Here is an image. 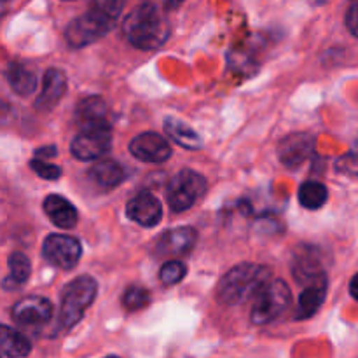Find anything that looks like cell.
Returning <instances> with one entry per match:
<instances>
[{"label": "cell", "instance_id": "cell-1", "mask_svg": "<svg viewBox=\"0 0 358 358\" xmlns=\"http://www.w3.org/2000/svg\"><path fill=\"white\" fill-rule=\"evenodd\" d=\"M122 34L142 51L157 49L170 37V23L156 3H140L122 21Z\"/></svg>", "mask_w": 358, "mask_h": 358}, {"label": "cell", "instance_id": "cell-2", "mask_svg": "<svg viewBox=\"0 0 358 358\" xmlns=\"http://www.w3.org/2000/svg\"><path fill=\"white\" fill-rule=\"evenodd\" d=\"M269 280H271V269L266 266L252 264V262L238 264L229 269L219 282L217 299L226 306H238L255 299V296L264 289Z\"/></svg>", "mask_w": 358, "mask_h": 358}, {"label": "cell", "instance_id": "cell-3", "mask_svg": "<svg viewBox=\"0 0 358 358\" xmlns=\"http://www.w3.org/2000/svg\"><path fill=\"white\" fill-rule=\"evenodd\" d=\"M122 10V2L117 0H105L91 6L87 13L76 17L66 27L65 38L72 48H84L93 44L112 30Z\"/></svg>", "mask_w": 358, "mask_h": 358}, {"label": "cell", "instance_id": "cell-4", "mask_svg": "<svg viewBox=\"0 0 358 358\" xmlns=\"http://www.w3.org/2000/svg\"><path fill=\"white\" fill-rule=\"evenodd\" d=\"M98 292L96 280L91 276L83 275L69 283L63 289L62 306H59V329L70 331L83 320L87 308L93 304Z\"/></svg>", "mask_w": 358, "mask_h": 358}, {"label": "cell", "instance_id": "cell-5", "mask_svg": "<svg viewBox=\"0 0 358 358\" xmlns=\"http://www.w3.org/2000/svg\"><path fill=\"white\" fill-rule=\"evenodd\" d=\"M290 289L283 280H269L264 289L255 296L254 308H252L250 318L255 325L271 324L278 317H282L290 306Z\"/></svg>", "mask_w": 358, "mask_h": 358}, {"label": "cell", "instance_id": "cell-6", "mask_svg": "<svg viewBox=\"0 0 358 358\" xmlns=\"http://www.w3.org/2000/svg\"><path fill=\"white\" fill-rule=\"evenodd\" d=\"M206 178L192 170H182L175 175L166 187L168 206L175 213L185 212L205 194Z\"/></svg>", "mask_w": 358, "mask_h": 358}, {"label": "cell", "instance_id": "cell-7", "mask_svg": "<svg viewBox=\"0 0 358 358\" xmlns=\"http://www.w3.org/2000/svg\"><path fill=\"white\" fill-rule=\"evenodd\" d=\"M112 147V129L107 121L87 124L80 128L76 138L72 140L73 157L80 161H94L103 157Z\"/></svg>", "mask_w": 358, "mask_h": 358}, {"label": "cell", "instance_id": "cell-8", "mask_svg": "<svg viewBox=\"0 0 358 358\" xmlns=\"http://www.w3.org/2000/svg\"><path fill=\"white\" fill-rule=\"evenodd\" d=\"M42 255L59 269H73L83 255V245L69 234H49L42 243Z\"/></svg>", "mask_w": 358, "mask_h": 358}, {"label": "cell", "instance_id": "cell-9", "mask_svg": "<svg viewBox=\"0 0 358 358\" xmlns=\"http://www.w3.org/2000/svg\"><path fill=\"white\" fill-rule=\"evenodd\" d=\"M129 152L143 163L159 164L170 159L171 147L164 136L157 133H140L129 142Z\"/></svg>", "mask_w": 358, "mask_h": 358}, {"label": "cell", "instance_id": "cell-10", "mask_svg": "<svg viewBox=\"0 0 358 358\" xmlns=\"http://www.w3.org/2000/svg\"><path fill=\"white\" fill-rule=\"evenodd\" d=\"M126 215L129 220L140 224L142 227H154L163 219V205L156 196L142 191L128 201Z\"/></svg>", "mask_w": 358, "mask_h": 358}, {"label": "cell", "instance_id": "cell-11", "mask_svg": "<svg viewBox=\"0 0 358 358\" xmlns=\"http://www.w3.org/2000/svg\"><path fill=\"white\" fill-rule=\"evenodd\" d=\"M51 317L52 304L45 297H23L13 306V318L21 325H44Z\"/></svg>", "mask_w": 358, "mask_h": 358}, {"label": "cell", "instance_id": "cell-12", "mask_svg": "<svg viewBox=\"0 0 358 358\" xmlns=\"http://www.w3.org/2000/svg\"><path fill=\"white\" fill-rule=\"evenodd\" d=\"M315 149L313 136L306 133H294L285 136L278 145V156L282 163L289 168H297L311 156Z\"/></svg>", "mask_w": 358, "mask_h": 358}, {"label": "cell", "instance_id": "cell-13", "mask_svg": "<svg viewBox=\"0 0 358 358\" xmlns=\"http://www.w3.org/2000/svg\"><path fill=\"white\" fill-rule=\"evenodd\" d=\"M196 238H198V233L192 227H175L161 236L159 243H157V252L164 257L187 255L194 248Z\"/></svg>", "mask_w": 358, "mask_h": 358}, {"label": "cell", "instance_id": "cell-14", "mask_svg": "<svg viewBox=\"0 0 358 358\" xmlns=\"http://www.w3.org/2000/svg\"><path fill=\"white\" fill-rule=\"evenodd\" d=\"M66 93V76L58 69H49L44 73L42 91L35 101V108L41 112H49L62 101Z\"/></svg>", "mask_w": 358, "mask_h": 358}, {"label": "cell", "instance_id": "cell-15", "mask_svg": "<svg viewBox=\"0 0 358 358\" xmlns=\"http://www.w3.org/2000/svg\"><path fill=\"white\" fill-rule=\"evenodd\" d=\"M44 212L49 220L62 229H72L79 220L76 206L59 194H49L44 199Z\"/></svg>", "mask_w": 358, "mask_h": 358}, {"label": "cell", "instance_id": "cell-16", "mask_svg": "<svg viewBox=\"0 0 358 358\" xmlns=\"http://www.w3.org/2000/svg\"><path fill=\"white\" fill-rule=\"evenodd\" d=\"M294 278L297 280L299 285L317 287V285H327V275L324 269L320 268V262L313 257L311 254H303L294 261L292 266Z\"/></svg>", "mask_w": 358, "mask_h": 358}, {"label": "cell", "instance_id": "cell-17", "mask_svg": "<svg viewBox=\"0 0 358 358\" xmlns=\"http://www.w3.org/2000/svg\"><path fill=\"white\" fill-rule=\"evenodd\" d=\"M90 178L101 189H114L124 180V168L114 159H100L90 168Z\"/></svg>", "mask_w": 358, "mask_h": 358}, {"label": "cell", "instance_id": "cell-18", "mask_svg": "<svg viewBox=\"0 0 358 358\" xmlns=\"http://www.w3.org/2000/svg\"><path fill=\"white\" fill-rule=\"evenodd\" d=\"M31 345L21 332L0 325V353L9 358H24L30 355Z\"/></svg>", "mask_w": 358, "mask_h": 358}, {"label": "cell", "instance_id": "cell-19", "mask_svg": "<svg viewBox=\"0 0 358 358\" xmlns=\"http://www.w3.org/2000/svg\"><path fill=\"white\" fill-rule=\"evenodd\" d=\"M164 131L171 140L178 143V145L185 147V149H201L203 140L191 126L182 122L177 117H166L164 119Z\"/></svg>", "mask_w": 358, "mask_h": 358}, {"label": "cell", "instance_id": "cell-20", "mask_svg": "<svg viewBox=\"0 0 358 358\" xmlns=\"http://www.w3.org/2000/svg\"><path fill=\"white\" fill-rule=\"evenodd\" d=\"M76 117L80 126L105 122L107 121V105L100 96H87L77 105Z\"/></svg>", "mask_w": 358, "mask_h": 358}, {"label": "cell", "instance_id": "cell-21", "mask_svg": "<svg viewBox=\"0 0 358 358\" xmlns=\"http://www.w3.org/2000/svg\"><path fill=\"white\" fill-rule=\"evenodd\" d=\"M6 77L14 93L21 94V96H28V94H31L37 90V77H35V73L31 70L24 69L20 63H10L6 72Z\"/></svg>", "mask_w": 358, "mask_h": 358}, {"label": "cell", "instance_id": "cell-22", "mask_svg": "<svg viewBox=\"0 0 358 358\" xmlns=\"http://www.w3.org/2000/svg\"><path fill=\"white\" fill-rule=\"evenodd\" d=\"M325 296H327V285H317L304 289L299 297V306H297V320H304V318L313 317V315L320 310L322 304H324Z\"/></svg>", "mask_w": 358, "mask_h": 358}, {"label": "cell", "instance_id": "cell-23", "mask_svg": "<svg viewBox=\"0 0 358 358\" xmlns=\"http://www.w3.org/2000/svg\"><path fill=\"white\" fill-rule=\"evenodd\" d=\"M9 269L10 275L7 276L6 282H3V287H6V289H17V287L27 283V280L30 278V259L24 254H21V252H13L9 257Z\"/></svg>", "mask_w": 358, "mask_h": 358}, {"label": "cell", "instance_id": "cell-24", "mask_svg": "<svg viewBox=\"0 0 358 358\" xmlns=\"http://www.w3.org/2000/svg\"><path fill=\"white\" fill-rule=\"evenodd\" d=\"M329 191L320 182H304L299 187V203L308 210H318L327 203Z\"/></svg>", "mask_w": 358, "mask_h": 358}, {"label": "cell", "instance_id": "cell-25", "mask_svg": "<svg viewBox=\"0 0 358 358\" xmlns=\"http://www.w3.org/2000/svg\"><path fill=\"white\" fill-rule=\"evenodd\" d=\"M121 303L128 311L143 310L145 306H149L150 292L147 289H143V287L133 285L129 289H126V292L122 294Z\"/></svg>", "mask_w": 358, "mask_h": 358}, {"label": "cell", "instance_id": "cell-26", "mask_svg": "<svg viewBox=\"0 0 358 358\" xmlns=\"http://www.w3.org/2000/svg\"><path fill=\"white\" fill-rule=\"evenodd\" d=\"M187 275V268L184 266V262L180 261H168L166 264L161 268V282L164 285H175V283L182 282L184 276Z\"/></svg>", "mask_w": 358, "mask_h": 358}, {"label": "cell", "instance_id": "cell-27", "mask_svg": "<svg viewBox=\"0 0 358 358\" xmlns=\"http://www.w3.org/2000/svg\"><path fill=\"white\" fill-rule=\"evenodd\" d=\"M30 168L44 180H58L62 177V168L56 166V164L45 163V161L41 159H31Z\"/></svg>", "mask_w": 358, "mask_h": 358}, {"label": "cell", "instance_id": "cell-28", "mask_svg": "<svg viewBox=\"0 0 358 358\" xmlns=\"http://www.w3.org/2000/svg\"><path fill=\"white\" fill-rule=\"evenodd\" d=\"M345 21H346V27H348V30L352 31L355 37H358V2L350 6Z\"/></svg>", "mask_w": 358, "mask_h": 358}, {"label": "cell", "instance_id": "cell-29", "mask_svg": "<svg viewBox=\"0 0 358 358\" xmlns=\"http://www.w3.org/2000/svg\"><path fill=\"white\" fill-rule=\"evenodd\" d=\"M56 152H58V150H56V147H52V145H49V147H42V149H37V150H35V159L44 161L45 157H52V156H56Z\"/></svg>", "mask_w": 358, "mask_h": 358}, {"label": "cell", "instance_id": "cell-30", "mask_svg": "<svg viewBox=\"0 0 358 358\" xmlns=\"http://www.w3.org/2000/svg\"><path fill=\"white\" fill-rule=\"evenodd\" d=\"M350 294H352L353 299L358 301V273L353 276L352 282H350Z\"/></svg>", "mask_w": 358, "mask_h": 358}, {"label": "cell", "instance_id": "cell-31", "mask_svg": "<svg viewBox=\"0 0 358 358\" xmlns=\"http://www.w3.org/2000/svg\"><path fill=\"white\" fill-rule=\"evenodd\" d=\"M107 358H119V357H107Z\"/></svg>", "mask_w": 358, "mask_h": 358}]
</instances>
